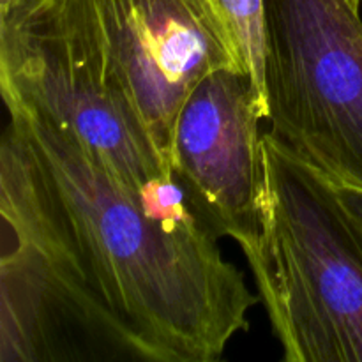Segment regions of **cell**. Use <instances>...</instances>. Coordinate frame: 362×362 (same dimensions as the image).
<instances>
[{"instance_id":"4","label":"cell","mask_w":362,"mask_h":362,"mask_svg":"<svg viewBox=\"0 0 362 362\" xmlns=\"http://www.w3.org/2000/svg\"><path fill=\"white\" fill-rule=\"evenodd\" d=\"M0 219V362L138 361L88 285L7 124Z\"/></svg>"},{"instance_id":"3","label":"cell","mask_w":362,"mask_h":362,"mask_svg":"<svg viewBox=\"0 0 362 362\" xmlns=\"http://www.w3.org/2000/svg\"><path fill=\"white\" fill-rule=\"evenodd\" d=\"M286 362H362V246L320 173L262 133L239 244Z\"/></svg>"},{"instance_id":"1","label":"cell","mask_w":362,"mask_h":362,"mask_svg":"<svg viewBox=\"0 0 362 362\" xmlns=\"http://www.w3.org/2000/svg\"><path fill=\"white\" fill-rule=\"evenodd\" d=\"M35 180L88 285L138 361L214 362L260 300L177 180L136 191L71 134L6 105Z\"/></svg>"},{"instance_id":"7","label":"cell","mask_w":362,"mask_h":362,"mask_svg":"<svg viewBox=\"0 0 362 362\" xmlns=\"http://www.w3.org/2000/svg\"><path fill=\"white\" fill-rule=\"evenodd\" d=\"M0 92L60 127L136 191L175 180L144 131L85 71L52 46L0 27Z\"/></svg>"},{"instance_id":"5","label":"cell","mask_w":362,"mask_h":362,"mask_svg":"<svg viewBox=\"0 0 362 362\" xmlns=\"http://www.w3.org/2000/svg\"><path fill=\"white\" fill-rule=\"evenodd\" d=\"M271 136L362 187V20L352 0H264Z\"/></svg>"},{"instance_id":"9","label":"cell","mask_w":362,"mask_h":362,"mask_svg":"<svg viewBox=\"0 0 362 362\" xmlns=\"http://www.w3.org/2000/svg\"><path fill=\"white\" fill-rule=\"evenodd\" d=\"M315 170L320 173L322 179L325 180L327 187L331 189V193L334 194L336 202H338V205L341 207L345 218L349 219L350 226H352L354 233H356V237L359 239L362 246V187L354 182H349V180L345 179L331 175V173L322 172V170L318 168Z\"/></svg>"},{"instance_id":"6","label":"cell","mask_w":362,"mask_h":362,"mask_svg":"<svg viewBox=\"0 0 362 362\" xmlns=\"http://www.w3.org/2000/svg\"><path fill=\"white\" fill-rule=\"evenodd\" d=\"M251 76L219 69L191 90L173 138V175L187 205L218 237L243 243L253 226L260 180V122Z\"/></svg>"},{"instance_id":"10","label":"cell","mask_w":362,"mask_h":362,"mask_svg":"<svg viewBox=\"0 0 362 362\" xmlns=\"http://www.w3.org/2000/svg\"><path fill=\"white\" fill-rule=\"evenodd\" d=\"M352 2H354V6H357V7H359V9H361V6H362V0H352Z\"/></svg>"},{"instance_id":"2","label":"cell","mask_w":362,"mask_h":362,"mask_svg":"<svg viewBox=\"0 0 362 362\" xmlns=\"http://www.w3.org/2000/svg\"><path fill=\"white\" fill-rule=\"evenodd\" d=\"M0 27L27 34L101 85L173 175L180 108L207 74H250L219 0H7ZM175 177V175H173Z\"/></svg>"},{"instance_id":"11","label":"cell","mask_w":362,"mask_h":362,"mask_svg":"<svg viewBox=\"0 0 362 362\" xmlns=\"http://www.w3.org/2000/svg\"><path fill=\"white\" fill-rule=\"evenodd\" d=\"M0 2H7V0H0Z\"/></svg>"},{"instance_id":"8","label":"cell","mask_w":362,"mask_h":362,"mask_svg":"<svg viewBox=\"0 0 362 362\" xmlns=\"http://www.w3.org/2000/svg\"><path fill=\"white\" fill-rule=\"evenodd\" d=\"M233 25L251 81L269 117L265 95V4L264 0H219Z\"/></svg>"}]
</instances>
